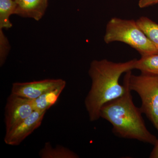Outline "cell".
<instances>
[{
	"label": "cell",
	"instance_id": "8992f818",
	"mask_svg": "<svg viewBox=\"0 0 158 158\" xmlns=\"http://www.w3.org/2000/svg\"><path fill=\"white\" fill-rule=\"evenodd\" d=\"M46 112L34 111L30 116L6 132L5 143L11 146L19 145L41 125Z\"/></svg>",
	"mask_w": 158,
	"mask_h": 158
},
{
	"label": "cell",
	"instance_id": "3957f363",
	"mask_svg": "<svg viewBox=\"0 0 158 158\" xmlns=\"http://www.w3.org/2000/svg\"><path fill=\"white\" fill-rule=\"evenodd\" d=\"M104 40L107 44L114 42L126 44L138 51L141 56L158 53L155 46L133 19L111 18L107 24Z\"/></svg>",
	"mask_w": 158,
	"mask_h": 158
},
{
	"label": "cell",
	"instance_id": "7a4b0ae2",
	"mask_svg": "<svg viewBox=\"0 0 158 158\" xmlns=\"http://www.w3.org/2000/svg\"><path fill=\"white\" fill-rule=\"evenodd\" d=\"M123 85V95L104 105L101 109L100 118L112 125L113 133L119 138L154 145L158 139L147 129L141 109L134 104L126 75Z\"/></svg>",
	"mask_w": 158,
	"mask_h": 158
},
{
	"label": "cell",
	"instance_id": "e0dca14e",
	"mask_svg": "<svg viewBox=\"0 0 158 158\" xmlns=\"http://www.w3.org/2000/svg\"><path fill=\"white\" fill-rule=\"evenodd\" d=\"M14 1H15V2H18V1H19V0H14Z\"/></svg>",
	"mask_w": 158,
	"mask_h": 158
},
{
	"label": "cell",
	"instance_id": "30bf717a",
	"mask_svg": "<svg viewBox=\"0 0 158 158\" xmlns=\"http://www.w3.org/2000/svg\"><path fill=\"white\" fill-rule=\"evenodd\" d=\"M39 156L41 158H79L80 157L73 151L61 145L53 148L50 142H46L40 150Z\"/></svg>",
	"mask_w": 158,
	"mask_h": 158
},
{
	"label": "cell",
	"instance_id": "5bb4252c",
	"mask_svg": "<svg viewBox=\"0 0 158 158\" xmlns=\"http://www.w3.org/2000/svg\"><path fill=\"white\" fill-rule=\"evenodd\" d=\"M3 29H0V65L3 66L6 62L10 50L9 41L3 33Z\"/></svg>",
	"mask_w": 158,
	"mask_h": 158
},
{
	"label": "cell",
	"instance_id": "7c38bea8",
	"mask_svg": "<svg viewBox=\"0 0 158 158\" xmlns=\"http://www.w3.org/2000/svg\"><path fill=\"white\" fill-rule=\"evenodd\" d=\"M136 22L158 51V24L145 16L140 17Z\"/></svg>",
	"mask_w": 158,
	"mask_h": 158
},
{
	"label": "cell",
	"instance_id": "8fae6325",
	"mask_svg": "<svg viewBox=\"0 0 158 158\" xmlns=\"http://www.w3.org/2000/svg\"><path fill=\"white\" fill-rule=\"evenodd\" d=\"M134 69H138L141 73L158 76V53L141 56L136 59Z\"/></svg>",
	"mask_w": 158,
	"mask_h": 158
},
{
	"label": "cell",
	"instance_id": "6da1fadb",
	"mask_svg": "<svg viewBox=\"0 0 158 158\" xmlns=\"http://www.w3.org/2000/svg\"><path fill=\"white\" fill-rule=\"evenodd\" d=\"M136 60L114 62L104 59L94 60L90 63L88 74L91 86L85 101L90 121L100 118L104 105L123 95L125 88L119 84V78L123 73L134 69Z\"/></svg>",
	"mask_w": 158,
	"mask_h": 158
},
{
	"label": "cell",
	"instance_id": "9c48e42d",
	"mask_svg": "<svg viewBox=\"0 0 158 158\" xmlns=\"http://www.w3.org/2000/svg\"><path fill=\"white\" fill-rule=\"evenodd\" d=\"M66 84L62 85L45 92L39 97L33 99L34 111L47 112L56 102L59 96L64 90Z\"/></svg>",
	"mask_w": 158,
	"mask_h": 158
},
{
	"label": "cell",
	"instance_id": "2e32d148",
	"mask_svg": "<svg viewBox=\"0 0 158 158\" xmlns=\"http://www.w3.org/2000/svg\"><path fill=\"white\" fill-rule=\"evenodd\" d=\"M154 147L150 155L149 158H158V139L154 144Z\"/></svg>",
	"mask_w": 158,
	"mask_h": 158
},
{
	"label": "cell",
	"instance_id": "277c9868",
	"mask_svg": "<svg viewBox=\"0 0 158 158\" xmlns=\"http://www.w3.org/2000/svg\"><path fill=\"white\" fill-rule=\"evenodd\" d=\"M129 87L135 91L141 101V112L144 113L158 132V76L126 73Z\"/></svg>",
	"mask_w": 158,
	"mask_h": 158
},
{
	"label": "cell",
	"instance_id": "5b68a950",
	"mask_svg": "<svg viewBox=\"0 0 158 158\" xmlns=\"http://www.w3.org/2000/svg\"><path fill=\"white\" fill-rule=\"evenodd\" d=\"M34 111L33 99L11 93L5 109L6 132L28 117Z\"/></svg>",
	"mask_w": 158,
	"mask_h": 158
},
{
	"label": "cell",
	"instance_id": "ba28073f",
	"mask_svg": "<svg viewBox=\"0 0 158 158\" xmlns=\"http://www.w3.org/2000/svg\"><path fill=\"white\" fill-rule=\"evenodd\" d=\"M48 2V0H19L15 14L39 20L45 14Z\"/></svg>",
	"mask_w": 158,
	"mask_h": 158
},
{
	"label": "cell",
	"instance_id": "4fadbf2b",
	"mask_svg": "<svg viewBox=\"0 0 158 158\" xmlns=\"http://www.w3.org/2000/svg\"><path fill=\"white\" fill-rule=\"evenodd\" d=\"M17 2L14 0H0V29H9L12 27L10 16L15 14Z\"/></svg>",
	"mask_w": 158,
	"mask_h": 158
},
{
	"label": "cell",
	"instance_id": "9a60e30c",
	"mask_svg": "<svg viewBox=\"0 0 158 158\" xmlns=\"http://www.w3.org/2000/svg\"><path fill=\"white\" fill-rule=\"evenodd\" d=\"M158 4V0H139L138 6L140 8H144Z\"/></svg>",
	"mask_w": 158,
	"mask_h": 158
},
{
	"label": "cell",
	"instance_id": "52a82bcc",
	"mask_svg": "<svg viewBox=\"0 0 158 158\" xmlns=\"http://www.w3.org/2000/svg\"><path fill=\"white\" fill-rule=\"evenodd\" d=\"M66 82L61 79H45L29 82H15L12 84L11 93L31 99L39 97L42 94L62 85Z\"/></svg>",
	"mask_w": 158,
	"mask_h": 158
}]
</instances>
